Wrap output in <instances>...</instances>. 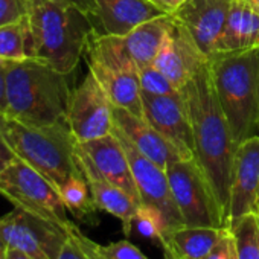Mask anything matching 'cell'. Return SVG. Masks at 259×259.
Wrapping results in <instances>:
<instances>
[{
    "instance_id": "obj_1",
    "label": "cell",
    "mask_w": 259,
    "mask_h": 259,
    "mask_svg": "<svg viewBox=\"0 0 259 259\" xmlns=\"http://www.w3.org/2000/svg\"><path fill=\"white\" fill-rule=\"evenodd\" d=\"M194 138V159L204 174L226 227L230 226V186L236 151L230 125L218 101L209 63L182 87Z\"/></svg>"
},
{
    "instance_id": "obj_2",
    "label": "cell",
    "mask_w": 259,
    "mask_h": 259,
    "mask_svg": "<svg viewBox=\"0 0 259 259\" xmlns=\"http://www.w3.org/2000/svg\"><path fill=\"white\" fill-rule=\"evenodd\" d=\"M26 17L31 31V58L70 75L96 32L93 17L52 0H26Z\"/></svg>"
},
{
    "instance_id": "obj_3",
    "label": "cell",
    "mask_w": 259,
    "mask_h": 259,
    "mask_svg": "<svg viewBox=\"0 0 259 259\" xmlns=\"http://www.w3.org/2000/svg\"><path fill=\"white\" fill-rule=\"evenodd\" d=\"M7 114L29 125L67 123V75L37 60L5 63Z\"/></svg>"
},
{
    "instance_id": "obj_4",
    "label": "cell",
    "mask_w": 259,
    "mask_h": 259,
    "mask_svg": "<svg viewBox=\"0 0 259 259\" xmlns=\"http://www.w3.org/2000/svg\"><path fill=\"white\" fill-rule=\"evenodd\" d=\"M236 145L259 135V49L217 52L207 60Z\"/></svg>"
},
{
    "instance_id": "obj_5",
    "label": "cell",
    "mask_w": 259,
    "mask_h": 259,
    "mask_svg": "<svg viewBox=\"0 0 259 259\" xmlns=\"http://www.w3.org/2000/svg\"><path fill=\"white\" fill-rule=\"evenodd\" d=\"M0 130L17 157L43 174L57 189L72 176L82 172L69 123L29 125L0 114Z\"/></svg>"
},
{
    "instance_id": "obj_6",
    "label": "cell",
    "mask_w": 259,
    "mask_h": 259,
    "mask_svg": "<svg viewBox=\"0 0 259 259\" xmlns=\"http://www.w3.org/2000/svg\"><path fill=\"white\" fill-rule=\"evenodd\" d=\"M84 57L89 72L101 84L111 104L144 117L139 67L126 52L122 37L96 31L89 40Z\"/></svg>"
},
{
    "instance_id": "obj_7",
    "label": "cell",
    "mask_w": 259,
    "mask_h": 259,
    "mask_svg": "<svg viewBox=\"0 0 259 259\" xmlns=\"http://www.w3.org/2000/svg\"><path fill=\"white\" fill-rule=\"evenodd\" d=\"M0 195L11 201L14 207L63 226L72 223L58 189L43 174L19 157L0 176Z\"/></svg>"
},
{
    "instance_id": "obj_8",
    "label": "cell",
    "mask_w": 259,
    "mask_h": 259,
    "mask_svg": "<svg viewBox=\"0 0 259 259\" xmlns=\"http://www.w3.org/2000/svg\"><path fill=\"white\" fill-rule=\"evenodd\" d=\"M166 174L183 226L226 227L215 195L195 159L172 162Z\"/></svg>"
},
{
    "instance_id": "obj_9",
    "label": "cell",
    "mask_w": 259,
    "mask_h": 259,
    "mask_svg": "<svg viewBox=\"0 0 259 259\" xmlns=\"http://www.w3.org/2000/svg\"><path fill=\"white\" fill-rule=\"evenodd\" d=\"M69 226L20 207H14L0 218V233L7 245L25 251L34 259H57L69 236Z\"/></svg>"
},
{
    "instance_id": "obj_10",
    "label": "cell",
    "mask_w": 259,
    "mask_h": 259,
    "mask_svg": "<svg viewBox=\"0 0 259 259\" xmlns=\"http://www.w3.org/2000/svg\"><path fill=\"white\" fill-rule=\"evenodd\" d=\"M67 123L76 142H89L113 133V104L90 72L70 93Z\"/></svg>"
},
{
    "instance_id": "obj_11",
    "label": "cell",
    "mask_w": 259,
    "mask_h": 259,
    "mask_svg": "<svg viewBox=\"0 0 259 259\" xmlns=\"http://www.w3.org/2000/svg\"><path fill=\"white\" fill-rule=\"evenodd\" d=\"M113 133L119 138L122 147L126 151L130 165H132V172L139 191L141 204H148L159 209L166 218L169 230L183 226L180 212L177 209V204L171 192L166 169L159 166L148 157H145L142 153H139L136 147L119 130L113 128Z\"/></svg>"
},
{
    "instance_id": "obj_12",
    "label": "cell",
    "mask_w": 259,
    "mask_h": 259,
    "mask_svg": "<svg viewBox=\"0 0 259 259\" xmlns=\"http://www.w3.org/2000/svg\"><path fill=\"white\" fill-rule=\"evenodd\" d=\"M142 107L144 119L177 148L182 157L194 159L192 128L182 92L163 96L142 93Z\"/></svg>"
},
{
    "instance_id": "obj_13",
    "label": "cell",
    "mask_w": 259,
    "mask_h": 259,
    "mask_svg": "<svg viewBox=\"0 0 259 259\" xmlns=\"http://www.w3.org/2000/svg\"><path fill=\"white\" fill-rule=\"evenodd\" d=\"M76 159L78 163L90 166L101 177L123 189L141 204L132 165L122 142L114 133L89 142H76Z\"/></svg>"
},
{
    "instance_id": "obj_14",
    "label": "cell",
    "mask_w": 259,
    "mask_h": 259,
    "mask_svg": "<svg viewBox=\"0 0 259 259\" xmlns=\"http://www.w3.org/2000/svg\"><path fill=\"white\" fill-rule=\"evenodd\" d=\"M248 213H259V135L236 147L232 169L230 224Z\"/></svg>"
},
{
    "instance_id": "obj_15",
    "label": "cell",
    "mask_w": 259,
    "mask_h": 259,
    "mask_svg": "<svg viewBox=\"0 0 259 259\" xmlns=\"http://www.w3.org/2000/svg\"><path fill=\"white\" fill-rule=\"evenodd\" d=\"M206 61L207 57L200 51L188 29L171 16L166 38L153 64L182 90Z\"/></svg>"
},
{
    "instance_id": "obj_16",
    "label": "cell",
    "mask_w": 259,
    "mask_h": 259,
    "mask_svg": "<svg viewBox=\"0 0 259 259\" xmlns=\"http://www.w3.org/2000/svg\"><path fill=\"white\" fill-rule=\"evenodd\" d=\"M232 2L233 0H186L171 14L188 29L207 60L217 52Z\"/></svg>"
},
{
    "instance_id": "obj_17",
    "label": "cell",
    "mask_w": 259,
    "mask_h": 259,
    "mask_svg": "<svg viewBox=\"0 0 259 259\" xmlns=\"http://www.w3.org/2000/svg\"><path fill=\"white\" fill-rule=\"evenodd\" d=\"M114 116V128L132 142L139 153L153 160L162 168H168L176 160L183 159L177 148L163 138L157 130L148 123L144 117H139L130 113L125 108H119L113 105Z\"/></svg>"
},
{
    "instance_id": "obj_18",
    "label": "cell",
    "mask_w": 259,
    "mask_h": 259,
    "mask_svg": "<svg viewBox=\"0 0 259 259\" xmlns=\"http://www.w3.org/2000/svg\"><path fill=\"white\" fill-rule=\"evenodd\" d=\"M96 19L105 34L125 37L136 26L166 13L153 0H95Z\"/></svg>"
},
{
    "instance_id": "obj_19",
    "label": "cell",
    "mask_w": 259,
    "mask_h": 259,
    "mask_svg": "<svg viewBox=\"0 0 259 259\" xmlns=\"http://www.w3.org/2000/svg\"><path fill=\"white\" fill-rule=\"evenodd\" d=\"M254 49H259V14L245 0H233L217 52H247Z\"/></svg>"
},
{
    "instance_id": "obj_20",
    "label": "cell",
    "mask_w": 259,
    "mask_h": 259,
    "mask_svg": "<svg viewBox=\"0 0 259 259\" xmlns=\"http://www.w3.org/2000/svg\"><path fill=\"white\" fill-rule=\"evenodd\" d=\"M227 232L229 227H176L160 241L163 259H203Z\"/></svg>"
},
{
    "instance_id": "obj_21",
    "label": "cell",
    "mask_w": 259,
    "mask_h": 259,
    "mask_svg": "<svg viewBox=\"0 0 259 259\" xmlns=\"http://www.w3.org/2000/svg\"><path fill=\"white\" fill-rule=\"evenodd\" d=\"M79 168L89 183L93 201L99 210H104L113 217H116L122 223L123 233L128 236L133 227L135 215L138 212L139 203L132 197L128 195L123 189L119 186L110 183L104 177H101L95 169H92L87 165H81Z\"/></svg>"
},
{
    "instance_id": "obj_22",
    "label": "cell",
    "mask_w": 259,
    "mask_h": 259,
    "mask_svg": "<svg viewBox=\"0 0 259 259\" xmlns=\"http://www.w3.org/2000/svg\"><path fill=\"white\" fill-rule=\"evenodd\" d=\"M169 22L171 14L159 16L136 26L133 31L122 37L126 52L135 60L139 69L154 63L166 38Z\"/></svg>"
},
{
    "instance_id": "obj_23",
    "label": "cell",
    "mask_w": 259,
    "mask_h": 259,
    "mask_svg": "<svg viewBox=\"0 0 259 259\" xmlns=\"http://www.w3.org/2000/svg\"><path fill=\"white\" fill-rule=\"evenodd\" d=\"M58 192L69 213L82 223H96V210L99 209L93 201L89 183L82 172L72 176L67 182H64L58 188Z\"/></svg>"
},
{
    "instance_id": "obj_24",
    "label": "cell",
    "mask_w": 259,
    "mask_h": 259,
    "mask_svg": "<svg viewBox=\"0 0 259 259\" xmlns=\"http://www.w3.org/2000/svg\"><path fill=\"white\" fill-rule=\"evenodd\" d=\"M31 58V31L28 17L0 26V61H22Z\"/></svg>"
},
{
    "instance_id": "obj_25",
    "label": "cell",
    "mask_w": 259,
    "mask_h": 259,
    "mask_svg": "<svg viewBox=\"0 0 259 259\" xmlns=\"http://www.w3.org/2000/svg\"><path fill=\"white\" fill-rule=\"evenodd\" d=\"M239 259H259V213H248L230 224Z\"/></svg>"
},
{
    "instance_id": "obj_26",
    "label": "cell",
    "mask_w": 259,
    "mask_h": 259,
    "mask_svg": "<svg viewBox=\"0 0 259 259\" xmlns=\"http://www.w3.org/2000/svg\"><path fill=\"white\" fill-rule=\"evenodd\" d=\"M133 226H136V229L144 236L157 239L159 242L169 232V226H168L163 213L159 209L148 206V204H139L138 212L135 215Z\"/></svg>"
},
{
    "instance_id": "obj_27",
    "label": "cell",
    "mask_w": 259,
    "mask_h": 259,
    "mask_svg": "<svg viewBox=\"0 0 259 259\" xmlns=\"http://www.w3.org/2000/svg\"><path fill=\"white\" fill-rule=\"evenodd\" d=\"M57 259H101V256L98 253V244L72 223L69 226V236Z\"/></svg>"
},
{
    "instance_id": "obj_28",
    "label": "cell",
    "mask_w": 259,
    "mask_h": 259,
    "mask_svg": "<svg viewBox=\"0 0 259 259\" xmlns=\"http://www.w3.org/2000/svg\"><path fill=\"white\" fill-rule=\"evenodd\" d=\"M139 79L142 93L163 96V95H177L182 90L154 64L139 69Z\"/></svg>"
},
{
    "instance_id": "obj_29",
    "label": "cell",
    "mask_w": 259,
    "mask_h": 259,
    "mask_svg": "<svg viewBox=\"0 0 259 259\" xmlns=\"http://www.w3.org/2000/svg\"><path fill=\"white\" fill-rule=\"evenodd\" d=\"M98 253L101 259H150L128 239H120L107 245L98 244Z\"/></svg>"
},
{
    "instance_id": "obj_30",
    "label": "cell",
    "mask_w": 259,
    "mask_h": 259,
    "mask_svg": "<svg viewBox=\"0 0 259 259\" xmlns=\"http://www.w3.org/2000/svg\"><path fill=\"white\" fill-rule=\"evenodd\" d=\"M26 16V0H0V26L14 23Z\"/></svg>"
},
{
    "instance_id": "obj_31",
    "label": "cell",
    "mask_w": 259,
    "mask_h": 259,
    "mask_svg": "<svg viewBox=\"0 0 259 259\" xmlns=\"http://www.w3.org/2000/svg\"><path fill=\"white\" fill-rule=\"evenodd\" d=\"M203 259H239L238 257L236 239H235L230 229L223 236V239L212 248V251L209 254H206Z\"/></svg>"
},
{
    "instance_id": "obj_32",
    "label": "cell",
    "mask_w": 259,
    "mask_h": 259,
    "mask_svg": "<svg viewBox=\"0 0 259 259\" xmlns=\"http://www.w3.org/2000/svg\"><path fill=\"white\" fill-rule=\"evenodd\" d=\"M17 159V154L14 153V150L11 148L10 142L7 141L5 135L0 130V176L2 172Z\"/></svg>"
},
{
    "instance_id": "obj_33",
    "label": "cell",
    "mask_w": 259,
    "mask_h": 259,
    "mask_svg": "<svg viewBox=\"0 0 259 259\" xmlns=\"http://www.w3.org/2000/svg\"><path fill=\"white\" fill-rule=\"evenodd\" d=\"M52 2L75 7V8L84 11L85 14H89L90 17L96 19V4H95V0H52Z\"/></svg>"
},
{
    "instance_id": "obj_34",
    "label": "cell",
    "mask_w": 259,
    "mask_h": 259,
    "mask_svg": "<svg viewBox=\"0 0 259 259\" xmlns=\"http://www.w3.org/2000/svg\"><path fill=\"white\" fill-rule=\"evenodd\" d=\"M0 114H7V78H5V61H0Z\"/></svg>"
},
{
    "instance_id": "obj_35",
    "label": "cell",
    "mask_w": 259,
    "mask_h": 259,
    "mask_svg": "<svg viewBox=\"0 0 259 259\" xmlns=\"http://www.w3.org/2000/svg\"><path fill=\"white\" fill-rule=\"evenodd\" d=\"M153 2L157 7H160L166 14H172L186 2V0H153Z\"/></svg>"
},
{
    "instance_id": "obj_36",
    "label": "cell",
    "mask_w": 259,
    "mask_h": 259,
    "mask_svg": "<svg viewBox=\"0 0 259 259\" xmlns=\"http://www.w3.org/2000/svg\"><path fill=\"white\" fill-rule=\"evenodd\" d=\"M7 259H34V257H31V256H29V254H26L25 251H20V250H17V248L8 247Z\"/></svg>"
},
{
    "instance_id": "obj_37",
    "label": "cell",
    "mask_w": 259,
    "mask_h": 259,
    "mask_svg": "<svg viewBox=\"0 0 259 259\" xmlns=\"http://www.w3.org/2000/svg\"><path fill=\"white\" fill-rule=\"evenodd\" d=\"M7 251H8V245H7L2 233H0V259H7Z\"/></svg>"
},
{
    "instance_id": "obj_38",
    "label": "cell",
    "mask_w": 259,
    "mask_h": 259,
    "mask_svg": "<svg viewBox=\"0 0 259 259\" xmlns=\"http://www.w3.org/2000/svg\"><path fill=\"white\" fill-rule=\"evenodd\" d=\"M245 2H247V4H248V5H250L256 13H257V14H259V0H245Z\"/></svg>"
}]
</instances>
